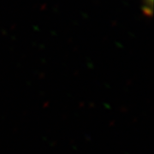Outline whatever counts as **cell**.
I'll use <instances>...</instances> for the list:
<instances>
[{"instance_id": "cell-1", "label": "cell", "mask_w": 154, "mask_h": 154, "mask_svg": "<svg viewBox=\"0 0 154 154\" xmlns=\"http://www.w3.org/2000/svg\"><path fill=\"white\" fill-rule=\"evenodd\" d=\"M142 3L144 13L146 14V16L151 17L153 10V0H142Z\"/></svg>"}]
</instances>
